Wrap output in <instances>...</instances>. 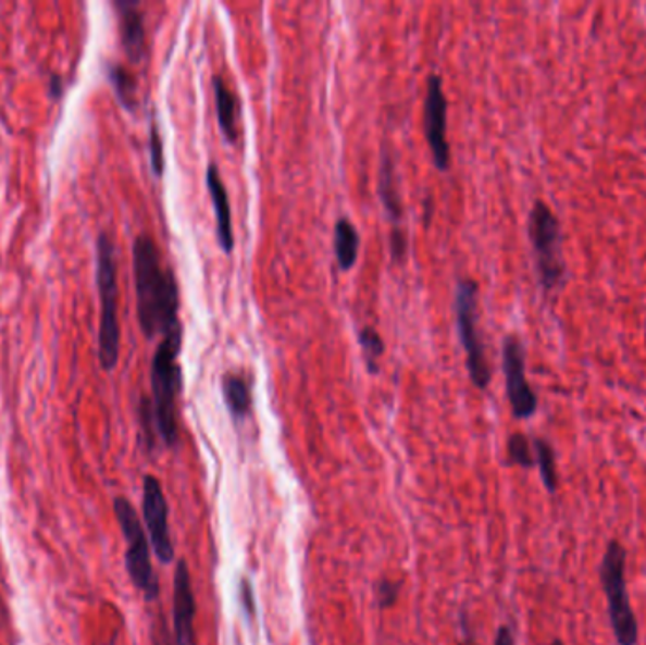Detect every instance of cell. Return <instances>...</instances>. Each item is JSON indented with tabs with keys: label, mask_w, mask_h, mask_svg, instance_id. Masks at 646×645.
<instances>
[{
	"label": "cell",
	"mask_w": 646,
	"mask_h": 645,
	"mask_svg": "<svg viewBox=\"0 0 646 645\" xmlns=\"http://www.w3.org/2000/svg\"><path fill=\"white\" fill-rule=\"evenodd\" d=\"M133 273L137 292V317L148 339L165 337L179 326V292L173 269L166 268L156 240L140 233L133 243Z\"/></svg>",
	"instance_id": "1"
},
{
	"label": "cell",
	"mask_w": 646,
	"mask_h": 645,
	"mask_svg": "<svg viewBox=\"0 0 646 645\" xmlns=\"http://www.w3.org/2000/svg\"><path fill=\"white\" fill-rule=\"evenodd\" d=\"M182 326L159 342L151 360V406L161 442L174 449L178 445V394L182 392V368L178 356L182 348Z\"/></svg>",
	"instance_id": "2"
},
{
	"label": "cell",
	"mask_w": 646,
	"mask_h": 645,
	"mask_svg": "<svg viewBox=\"0 0 646 645\" xmlns=\"http://www.w3.org/2000/svg\"><path fill=\"white\" fill-rule=\"evenodd\" d=\"M97 290L101 301L99 317V362L104 371H114L120 362L122 330H120V286H117V261L114 240L108 232L97 237Z\"/></svg>",
	"instance_id": "3"
},
{
	"label": "cell",
	"mask_w": 646,
	"mask_h": 645,
	"mask_svg": "<svg viewBox=\"0 0 646 645\" xmlns=\"http://www.w3.org/2000/svg\"><path fill=\"white\" fill-rule=\"evenodd\" d=\"M628 551L620 539H610L599 565V583L609 609V623L617 645L639 644V621L633 611L628 581H625Z\"/></svg>",
	"instance_id": "4"
},
{
	"label": "cell",
	"mask_w": 646,
	"mask_h": 645,
	"mask_svg": "<svg viewBox=\"0 0 646 645\" xmlns=\"http://www.w3.org/2000/svg\"><path fill=\"white\" fill-rule=\"evenodd\" d=\"M114 513L117 524L125 537V568L129 573L133 585L142 593L148 603H156L161 595L159 578L150 557V539L144 530L142 521L138 517L137 509L123 496L114 498Z\"/></svg>",
	"instance_id": "5"
},
{
	"label": "cell",
	"mask_w": 646,
	"mask_h": 645,
	"mask_svg": "<svg viewBox=\"0 0 646 645\" xmlns=\"http://www.w3.org/2000/svg\"><path fill=\"white\" fill-rule=\"evenodd\" d=\"M454 309L461 347L465 350L469 377L479 390H486L492 383V368L479 330V284L473 278H461L456 286Z\"/></svg>",
	"instance_id": "6"
},
{
	"label": "cell",
	"mask_w": 646,
	"mask_h": 645,
	"mask_svg": "<svg viewBox=\"0 0 646 645\" xmlns=\"http://www.w3.org/2000/svg\"><path fill=\"white\" fill-rule=\"evenodd\" d=\"M527 233L535 255L538 281L546 292L556 290L566 276V263L561 256L560 222L545 201H535L533 204Z\"/></svg>",
	"instance_id": "7"
},
{
	"label": "cell",
	"mask_w": 646,
	"mask_h": 645,
	"mask_svg": "<svg viewBox=\"0 0 646 645\" xmlns=\"http://www.w3.org/2000/svg\"><path fill=\"white\" fill-rule=\"evenodd\" d=\"M171 508L166 501L163 485L156 475H144L142 481V519L148 530L151 549L161 565H173L174 544L169 524Z\"/></svg>",
	"instance_id": "8"
},
{
	"label": "cell",
	"mask_w": 646,
	"mask_h": 645,
	"mask_svg": "<svg viewBox=\"0 0 646 645\" xmlns=\"http://www.w3.org/2000/svg\"><path fill=\"white\" fill-rule=\"evenodd\" d=\"M502 373L505 388L512 414L525 421L537 413L538 398L525 375V350L517 335H509L502 342Z\"/></svg>",
	"instance_id": "9"
},
{
	"label": "cell",
	"mask_w": 646,
	"mask_h": 645,
	"mask_svg": "<svg viewBox=\"0 0 646 645\" xmlns=\"http://www.w3.org/2000/svg\"><path fill=\"white\" fill-rule=\"evenodd\" d=\"M446 114H448V101H446L445 89H443V78L438 74H431L427 78V89H425L424 133L433 163L440 173L450 169V145L446 138V127H448Z\"/></svg>",
	"instance_id": "10"
},
{
	"label": "cell",
	"mask_w": 646,
	"mask_h": 645,
	"mask_svg": "<svg viewBox=\"0 0 646 645\" xmlns=\"http://www.w3.org/2000/svg\"><path fill=\"white\" fill-rule=\"evenodd\" d=\"M195 613H197V604H195L191 572H189L186 560L179 559L176 562V570H174V644L197 645V640H195Z\"/></svg>",
	"instance_id": "11"
},
{
	"label": "cell",
	"mask_w": 646,
	"mask_h": 645,
	"mask_svg": "<svg viewBox=\"0 0 646 645\" xmlns=\"http://www.w3.org/2000/svg\"><path fill=\"white\" fill-rule=\"evenodd\" d=\"M120 25V40L131 63H140L146 55V25L138 0H114Z\"/></svg>",
	"instance_id": "12"
},
{
	"label": "cell",
	"mask_w": 646,
	"mask_h": 645,
	"mask_svg": "<svg viewBox=\"0 0 646 645\" xmlns=\"http://www.w3.org/2000/svg\"><path fill=\"white\" fill-rule=\"evenodd\" d=\"M207 188L215 212V239L225 255L235 250V232H233V212H231L229 196L222 181V174L215 163L207 169Z\"/></svg>",
	"instance_id": "13"
},
{
	"label": "cell",
	"mask_w": 646,
	"mask_h": 645,
	"mask_svg": "<svg viewBox=\"0 0 646 645\" xmlns=\"http://www.w3.org/2000/svg\"><path fill=\"white\" fill-rule=\"evenodd\" d=\"M212 87H214L218 125H220L223 138L229 145H237L238 122H240V101H238L237 94L225 84L222 76L212 78Z\"/></svg>",
	"instance_id": "14"
},
{
	"label": "cell",
	"mask_w": 646,
	"mask_h": 645,
	"mask_svg": "<svg viewBox=\"0 0 646 645\" xmlns=\"http://www.w3.org/2000/svg\"><path fill=\"white\" fill-rule=\"evenodd\" d=\"M222 392L231 419L235 422L246 421L251 414V407H253L248 379L238 375V373H225L222 379Z\"/></svg>",
	"instance_id": "15"
},
{
	"label": "cell",
	"mask_w": 646,
	"mask_h": 645,
	"mask_svg": "<svg viewBox=\"0 0 646 645\" xmlns=\"http://www.w3.org/2000/svg\"><path fill=\"white\" fill-rule=\"evenodd\" d=\"M359 233L348 218H338L333 232V250L340 271H350L359 256Z\"/></svg>",
	"instance_id": "16"
},
{
	"label": "cell",
	"mask_w": 646,
	"mask_h": 645,
	"mask_svg": "<svg viewBox=\"0 0 646 645\" xmlns=\"http://www.w3.org/2000/svg\"><path fill=\"white\" fill-rule=\"evenodd\" d=\"M395 181L397 178H395L394 160L389 152H384L382 153L381 176H378V194H381L382 204L388 212L389 220L397 225L402 216V207Z\"/></svg>",
	"instance_id": "17"
},
{
	"label": "cell",
	"mask_w": 646,
	"mask_h": 645,
	"mask_svg": "<svg viewBox=\"0 0 646 645\" xmlns=\"http://www.w3.org/2000/svg\"><path fill=\"white\" fill-rule=\"evenodd\" d=\"M104 69H107L108 80L114 87L117 101L122 102L123 109L135 112L138 107V82L135 74L131 73L127 66L115 61H108Z\"/></svg>",
	"instance_id": "18"
},
{
	"label": "cell",
	"mask_w": 646,
	"mask_h": 645,
	"mask_svg": "<svg viewBox=\"0 0 646 645\" xmlns=\"http://www.w3.org/2000/svg\"><path fill=\"white\" fill-rule=\"evenodd\" d=\"M533 452H535V468H538V475L543 481L546 493H558L560 477H558V462H556V450L545 437L533 439Z\"/></svg>",
	"instance_id": "19"
},
{
	"label": "cell",
	"mask_w": 646,
	"mask_h": 645,
	"mask_svg": "<svg viewBox=\"0 0 646 645\" xmlns=\"http://www.w3.org/2000/svg\"><path fill=\"white\" fill-rule=\"evenodd\" d=\"M507 460L509 464L518 466L522 470H533L535 468V452H533V443L527 435L522 432L510 434L507 439Z\"/></svg>",
	"instance_id": "20"
},
{
	"label": "cell",
	"mask_w": 646,
	"mask_h": 645,
	"mask_svg": "<svg viewBox=\"0 0 646 645\" xmlns=\"http://www.w3.org/2000/svg\"><path fill=\"white\" fill-rule=\"evenodd\" d=\"M358 342L361 352H363V358H365L367 371L371 375H376L378 373V360H381V356L386 350L384 348V339H382L381 334L374 327L367 326L359 332Z\"/></svg>",
	"instance_id": "21"
},
{
	"label": "cell",
	"mask_w": 646,
	"mask_h": 645,
	"mask_svg": "<svg viewBox=\"0 0 646 645\" xmlns=\"http://www.w3.org/2000/svg\"><path fill=\"white\" fill-rule=\"evenodd\" d=\"M138 419H140V429H142L144 445L146 450L156 449V439H158V426H156V417H153V406L151 399L142 396L138 404Z\"/></svg>",
	"instance_id": "22"
},
{
	"label": "cell",
	"mask_w": 646,
	"mask_h": 645,
	"mask_svg": "<svg viewBox=\"0 0 646 645\" xmlns=\"http://www.w3.org/2000/svg\"><path fill=\"white\" fill-rule=\"evenodd\" d=\"M150 163L153 174L161 178L165 173V146H163V137H161L156 114L151 116L150 122Z\"/></svg>",
	"instance_id": "23"
},
{
	"label": "cell",
	"mask_w": 646,
	"mask_h": 645,
	"mask_svg": "<svg viewBox=\"0 0 646 645\" xmlns=\"http://www.w3.org/2000/svg\"><path fill=\"white\" fill-rule=\"evenodd\" d=\"M402 583L399 580H384L378 583L376 587V603L381 609H392L395 604L399 603V595H401Z\"/></svg>",
	"instance_id": "24"
},
{
	"label": "cell",
	"mask_w": 646,
	"mask_h": 645,
	"mask_svg": "<svg viewBox=\"0 0 646 645\" xmlns=\"http://www.w3.org/2000/svg\"><path fill=\"white\" fill-rule=\"evenodd\" d=\"M407 250H409V243H407V235L402 232L399 225H394V230L389 233V252H392V260L395 263H401L407 258Z\"/></svg>",
	"instance_id": "25"
},
{
	"label": "cell",
	"mask_w": 646,
	"mask_h": 645,
	"mask_svg": "<svg viewBox=\"0 0 646 645\" xmlns=\"http://www.w3.org/2000/svg\"><path fill=\"white\" fill-rule=\"evenodd\" d=\"M240 604L245 609L246 619L253 621V617H256V595H253V587H251V581L248 578L240 580Z\"/></svg>",
	"instance_id": "26"
},
{
	"label": "cell",
	"mask_w": 646,
	"mask_h": 645,
	"mask_svg": "<svg viewBox=\"0 0 646 645\" xmlns=\"http://www.w3.org/2000/svg\"><path fill=\"white\" fill-rule=\"evenodd\" d=\"M48 89H50L51 99H61V97H63V91H65L63 76H59V74H51Z\"/></svg>",
	"instance_id": "27"
},
{
	"label": "cell",
	"mask_w": 646,
	"mask_h": 645,
	"mask_svg": "<svg viewBox=\"0 0 646 645\" xmlns=\"http://www.w3.org/2000/svg\"><path fill=\"white\" fill-rule=\"evenodd\" d=\"M496 645H517L514 644V634H512V631H510L507 624H501L497 629Z\"/></svg>",
	"instance_id": "28"
},
{
	"label": "cell",
	"mask_w": 646,
	"mask_h": 645,
	"mask_svg": "<svg viewBox=\"0 0 646 645\" xmlns=\"http://www.w3.org/2000/svg\"><path fill=\"white\" fill-rule=\"evenodd\" d=\"M425 212H424V224L425 225H430L431 222V214H433V207H431V204H433V197H425Z\"/></svg>",
	"instance_id": "29"
},
{
	"label": "cell",
	"mask_w": 646,
	"mask_h": 645,
	"mask_svg": "<svg viewBox=\"0 0 646 645\" xmlns=\"http://www.w3.org/2000/svg\"><path fill=\"white\" fill-rule=\"evenodd\" d=\"M463 627H465V621H463ZM458 645H476V642H474L473 636H471V634H469V631H467V627L465 631H463V638H461L460 642H458Z\"/></svg>",
	"instance_id": "30"
},
{
	"label": "cell",
	"mask_w": 646,
	"mask_h": 645,
	"mask_svg": "<svg viewBox=\"0 0 646 645\" xmlns=\"http://www.w3.org/2000/svg\"><path fill=\"white\" fill-rule=\"evenodd\" d=\"M550 645H566V644H563V640H561V638H554L552 644H550Z\"/></svg>",
	"instance_id": "31"
}]
</instances>
